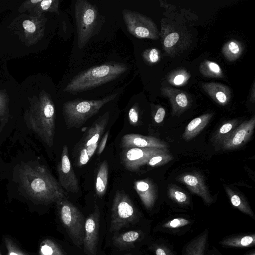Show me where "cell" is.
Here are the masks:
<instances>
[{"instance_id": "cell-14", "label": "cell", "mask_w": 255, "mask_h": 255, "mask_svg": "<svg viewBox=\"0 0 255 255\" xmlns=\"http://www.w3.org/2000/svg\"><path fill=\"white\" fill-rule=\"evenodd\" d=\"M99 208L95 202L94 212L87 218L85 224L84 250L88 255H96L99 240Z\"/></svg>"}, {"instance_id": "cell-17", "label": "cell", "mask_w": 255, "mask_h": 255, "mask_svg": "<svg viewBox=\"0 0 255 255\" xmlns=\"http://www.w3.org/2000/svg\"><path fill=\"white\" fill-rule=\"evenodd\" d=\"M59 0H27L22 3L18 11H28L31 15H41L49 12L59 13Z\"/></svg>"}, {"instance_id": "cell-3", "label": "cell", "mask_w": 255, "mask_h": 255, "mask_svg": "<svg viewBox=\"0 0 255 255\" xmlns=\"http://www.w3.org/2000/svg\"><path fill=\"white\" fill-rule=\"evenodd\" d=\"M128 69L126 64L115 62L91 67L74 77L64 91L74 94L95 88L119 78Z\"/></svg>"}, {"instance_id": "cell-23", "label": "cell", "mask_w": 255, "mask_h": 255, "mask_svg": "<svg viewBox=\"0 0 255 255\" xmlns=\"http://www.w3.org/2000/svg\"><path fill=\"white\" fill-rule=\"evenodd\" d=\"M208 238V232L206 230L188 243L184 249L182 255H204Z\"/></svg>"}, {"instance_id": "cell-27", "label": "cell", "mask_w": 255, "mask_h": 255, "mask_svg": "<svg viewBox=\"0 0 255 255\" xmlns=\"http://www.w3.org/2000/svg\"><path fill=\"white\" fill-rule=\"evenodd\" d=\"M244 47L242 43L237 40H230L222 48V53L230 61L239 58L243 53Z\"/></svg>"}, {"instance_id": "cell-41", "label": "cell", "mask_w": 255, "mask_h": 255, "mask_svg": "<svg viewBox=\"0 0 255 255\" xmlns=\"http://www.w3.org/2000/svg\"><path fill=\"white\" fill-rule=\"evenodd\" d=\"M165 115V111L162 107H159L154 117V119L156 123H161L164 118Z\"/></svg>"}, {"instance_id": "cell-43", "label": "cell", "mask_w": 255, "mask_h": 255, "mask_svg": "<svg viewBox=\"0 0 255 255\" xmlns=\"http://www.w3.org/2000/svg\"><path fill=\"white\" fill-rule=\"evenodd\" d=\"M5 124H1V125L0 126V133L1 132V131L3 129V128L4 127V126H5Z\"/></svg>"}, {"instance_id": "cell-36", "label": "cell", "mask_w": 255, "mask_h": 255, "mask_svg": "<svg viewBox=\"0 0 255 255\" xmlns=\"http://www.w3.org/2000/svg\"><path fill=\"white\" fill-rule=\"evenodd\" d=\"M143 60L149 65L157 63L160 60V51L155 48L146 49L142 53Z\"/></svg>"}, {"instance_id": "cell-8", "label": "cell", "mask_w": 255, "mask_h": 255, "mask_svg": "<svg viewBox=\"0 0 255 255\" xmlns=\"http://www.w3.org/2000/svg\"><path fill=\"white\" fill-rule=\"evenodd\" d=\"M78 46L83 48L92 37L98 16L97 7L87 0H77L74 7Z\"/></svg>"}, {"instance_id": "cell-45", "label": "cell", "mask_w": 255, "mask_h": 255, "mask_svg": "<svg viewBox=\"0 0 255 255\" xmlns=\"http://www.w3.org/2000/svg\"><path fill=\"white\" fill-rule=\"evenodd\" d=\"M248 255H255V252H253V253H251L250 254H249Z\"/></svg>"}, {"instance_id": "cell-1", "label": "cell", "mask_w": 255, "mask_h": 255, "mask_svg": "<svg viewBox=\"0 0 255 255\" xmlns=\"http://www.w3.org/2000/svg\"><path fill=\"white\" fill-rule=\"evenodd\" d=\"M20 188L30 197L45 203L66 198V194L47 168L37 163H24L19 173Z\"/></svg>"}, {"instance_id": "cell-28", "label": "cell", "mask_w": 255, "mask_h": 255, "mask_svg": "<svg viewBox=\"0 0 255 255\" xmlns=\"http://www.w3.org/2000/svg\"><path fill=\"white\" fill-rule=\"evenodd\" d=\"M140 237V234L136 231H130L116 236L113 240V244L119 248L129 247L137 241Z\"/></svg>"}, {"instance_id": "cell-40", "label": "cell", "mask_w": 255, "mask_h": 255, "mask_svg": "<svg viewBox=\"0 0 255 255\" xmlns=\"http://www.w3.org/2000/svg\"><path fill=\"white\" fill-rule=\"evenodd\" d=\"M109 135V131H107L101 137L100 142L99 143L97 147V153L98 155H100L105 149Z\"/></svg>"}, {"instance_id": "cell-10", "label": "cell", "mask_w": 255, "mask_h": 255, "mask_svg": "<svg viewBox=\"0 0 255 255\" xmlns=\"http://www.w3.org/2000/svg\"><path fill=\"white\" fill-rule=\"evenodd\" d=\"M122 14L127 30L132 35L140 39H159L157 27L150 17L137 11L126 9L123 10Z\"/></svg>"}, {"instance_id": "cell-30", "label": "cell", "mask_w": 255, "mask_h": 255, "mask_svg": "<svg viewBox=\"0 0 255 255\" xmlns=\"http://www.w3.org/2000/svg\"><path fill=\"white\" fill-rule=\"evenodd\" d=\"M40 255H65L58 245L50 239L43 241L40 246Z\"/></svg>"}, {"instance_id": "cell-20", "label": "cell", "mask_w": 255, "mask_h": 255, "mask_svg": "<svg viewBox=\"0 0 255 255\" xmlns=\"http://www.w3.org/2000/svg\"><path fill=\"white\" fill-rule=\"evenodd\" d=\"M134 188L142 204L147 209H151L154 205L157 193L155 186L148 179L136 181Z\"/></svg>"}, {"instance_id": "cell-7", "label": "cell", "mask_w": 255, "mask_h": 255, "mask_svg": "<svg viewBox=\"0 0 255 255\" xmlns=\"http://www.w3.org/2000/svg\"><path fill=\"white\" fill-rule=\"evenodd\" d=\"M161 37L163 49L170 56L176 55L189 46L191 36L183 24L166 18L161 21Z\"/></svg>"}, {"instance_id": "cell-11", "label": "cell", "mask_w": 255, "mask_h": 255, "mask_svg": "<svg viewBox=\"0 0 255 255\" xmlns=\"http://www.w3.org/2000/svg\"><path fill=\"white\" fill-rule=\"evenodd\" d=\"M168 151L167 149L157 148H131L123 149L121 162L125 168L134 171L143 165L153 156Z\"/></svg>"}, {"instance_id": "cell-25", "label": "cell", "mask_w": 255, "mask_h": 255, "mask_svg": "<svg viewBox=\"0 0 255 255\" xmlns=\"http://www.w3.org/2000/svg\"><path fill=\"white\" fill-rule=\"evenodd\" d=\"M220 244L224 247L248 248L255 246V234L233 236L222 240Z\"/></svg>"}, {"instance_id": "cell-21", "label": "cell", "mask_w": 255, "mask_h": 255, "mask_svg": "<svg viewBox=\"0 0 255 255\" xmlns=\"http://www.w3.org/2000/svg\"><path fill=\"white\" fill-rule=\"evenodd\" d=\"M204 91L217 103L225 106L231 98V91L229 87L218 83L208 82L201 84Z\"/></svg>"}, {"instance_id": "cell-38", "label": "cell", "mask_w": 255, "mask_h": 255, "mask_svg": "<svg viewBox=\"0 0 255 255\" xmlns=\"http://www.w3.org/2000/svg\"><path fill=\"white\" fill-rule=\"evenodd\" d=\"M77 150V157L76 158V165L77 166H82L86 164L90 158L88 155L87 149L85 147L80 148Z\"/></svg>"}, {"instance_id": "cell-26", "label": "cell", "mask_w": 255, "mask_h": 255, "mask_svg": "<svg viewBox=\"0 0 255 255\" xmlns=\"http://www.w3.org/2000/svg\"><path fill=\"white\" fill-rule=\"evenodd\" d=\"M225 190L233 206L244 213L254 218V214L248 202L241 194L228 186H225Z\"/></svg>"}, {"instance_id": "cell-13", "label": "cell", "mask_w": 255, "mask_h": 255, "mask_svg": "<svg viewBox=\"0 0 255 255\" xmlns=\"http://www.w3.org/2000/svg\"><path fill=\"white\" fill-rule=\"evenodd\" d=\"M59 183L68 192L78 193L79 185L78 179L69 159L68 148L65 144L62 147L61 158L57 166Z\"/></svg>"}, {"instance_id": "cell-15", "label": "cell", "mask_w": 255, "mask_h": 255, "mask_svg": "<svg viewBox=\"0 0 255 255\" xmlns=\"http://www.w3.org/2000/svg\"><path fill=\"white\" fill-rule=\"evenodd\" d=\"M255 127V117L242 123L222 140L223 148L233 149L244 144L251 138Z\"/></svg>"}, {"instance_id": "cell-18", "label": "cell", "mask_w": 255, "mask_h": 255, "mask_svg": "<svg viewBox=\"0 0 255 255\" xmlns=\"http://www.w3.org/2000/svg\"><path fill=\"white\" fill-rule=\"evenodd\" d=\"M179 178L191 192L199 196L207 204H210L213 199L206 186L203 178L197 173L185 174Z\"/></svg>"}, {"instance_id": "cell-35", "label": "cell", "mask_w": 255, "mask_h": 255, "mask_svg": "<svg viewBox=\"0 0 255 255\" xmlns=\"http://www.w3.org/2000/svg\"><path fill=\"white\" fill-rule=\"evenodd\" d=\"M237 124V121H232L222 125L216 133L215 139L223 140L235 128Z\"/></svg>"}, {"instance_id": "cell-4", "label": "cell", "mask_w": 255, "mask_h": 255, "mask_svg": "<svg viewBox=\"0 0 255 255\" xmlns=\"http://www.w3.org/2000/svg\"><path fill=\"white\" fill-rule=\"evenodd\" d=\"M118 95L113 94L98 100L75 99L65 102L63 105L62 113L66 127L80 128Z\"/></svg>"}, {"instance_id": "cell-37", "label": "cell", "mask_w": 255, "mask_h": 255, "mask_svg": "<svg viewBox=\"0 0 255 255\" xmlns=\"http://www.w3.org/2000/svg\"><path fill=\"white\" fill-rule=\"evenodd\" d=\"M190 224V221L183 218H176L168 221L162 225V228L170 229H176L186 226Z\"/></svg>"}, {"instance_id": "cell-6", "label": "cell", "mask_w": 255, "mask_h": 255, "mask_svg": "<svg viewBox=\"0 0 255 255\" xmlns=\"http://www.w3.org/2000/svg\"><path fill=\"white\" fill-rule=\"evenodd\" d=\"M61 220L73 243L80 247L83 245L85 220L82 212L66 198L56 202Z\"/></svg>"}, {"instance_id": "cell-12", "label": "cell", "mask_w": 255, "mask_h": 255, "mask_svg": "<svg viewBox=\"0 0 255 255\" xmlns=\"http://www.w3.org/2000/svg\"><path fill=\"white\" fill-rule=\"evenodd\" d=\"M110 118L109 112L105 113L97 119L84 134L81 139L76 145V149L85 147L90 159L94 154L99 139L107 126Z\"/></svg>"}, {"instance_id": "cell-44", "label": "cell", "mask_w": 255, "mask_h": 255, "mask_svg": "<svg viewBox=\"0 0 255 255\" xmlns=\"http://www.w3.org/2000/svg\"><path fill=\"white\" fill-rule=\"evenodd\" d=\"M9 255H18L13 252H11L9 253Z\"/></svg>"}, {"instance_id": "cell-5", "label": "cell", "mask_w": 255, "mask_h": 255, "mask_svg": "<svg viewBox=\"0 0 255 255\" xmlns=\"http://www.w3.org/2000/svg\"><path fill=\"white\" fill-rule=\"evenodd\" d=\"M45 14L31 15L22 14L16 17L9 25V28L16 34L26 46L36 44L44 36L46 22Z\"/></svg>"}, {"instance_id": "cell-42", "label": "cell", "mask_w": 255, "mask_h": 255, "mask_svg": "<svg viewBox=\"0 0 255 255\" xmlns=\"http://www.w3.org/2000/svg\"><path fill=\"white\" fill-rule=\"evenodd\" d=\"M156 255H171L170 251L165 247L159 246L155 250Z\"/></svg>"}, {"instance_id": "cell-29", "label": "cell", "mask_w": 255, "mask_h": 255, "mask_svg": "<svg viewBox=\"0 0 255 255\" xmlns=\"http://www.w3.org/2000/svg\"><path fill=\"white\" fill-rule=\"evenodd\" d=\"M200 71L205 77L222 78L224 76L220 66L214 62L208 60H205L201 64Z\"/></svg>"}, {"instance_id": "cell-39", "label": "cell", "mask_w": 255, "mask_h": 255, "mask_svg": "<svg viewBox=\"0 0 255 255\" xmlns=\"http://www.w3.org/2000/svg\"><path fill=\"white\" fill-rule=\"evenodd\" d=\"M128 120L131 125L135 126L138 121L139 118V111L138 104H135L129 109L128 114Z\"/></svg>"}, {"instance_id": "cell-32", "label": "cell", "mask_w": 255, "mask_h": 255, "mask_svg": "<svg viewBox=\"0 0 255 255\" xmlns=\"http://www.w3.org/2000/svg\"><path fill=\"white\" fill-rule=\"evenodd\" d=\"M9 97L4 90H0V120L5 124L9 117Z\"/></svg>"}, {"instance_id": "cell-46", "label": "cell", "mask_w": 255, "mask_h": 255, "mask_svg": "<svg viewBox=\"0 0 255 255\" xmlns=\"http://www.w3.org/2000/svg\"></svg>"}, {"instance_id": "cell-16", "label": "cell", "mask_w": 255, "mask_h": 255, "mask_svg": "<svg viewBox=\"0 0 255 255\" xmlns=\"http://www.w3.org/2000/svg\"><path fill=\"white\" fill-rule=\"evenodd\" d=\"M121 146L123 149L144 147L167 149L168 147L165 142L155 137L135 133L124 135L121 139Z\"/></svg>"}, {"instance_id": "cell-2", "label": "cell", "mask_w": 255, "mask_h": 255, "mask_svg": "<svg viewBox=\"0 0 255 255\" xmlns=\"http://www.w3.org/2000/svg\"><path fill=\"white\" fill-rule=\"evenodd\" d=\"M30 105L24 114L27 127L49 147L53 146L55 133L56 113L54 104L44 90L38 96L29 98Z\"/></svg>"}, {"instance_id": "cell-34", "label": "cell", "mask_w": 255, "mask_h": 255, "mask_svg": "<svg viewBox=\"0 0 255 255\" xmlns=\"http://www.w3.org/2000/svg\"><path fill=\"white\" fill-rule=\"evenodd\" d=\"M173 158L171 154L167 151L156 155L152 157L147 162V164L152 167L158 166L165 164Z\"/></svg>"}, {"instance_id": "cell-33", "label": "cell", "mask_w": 255, "mask_h": 255, "mask_svg": "<svg viewBox=\"0 0 255 255\" xmlns=\"http://www.w3.org/2000/svg\"><path fill=\"white\" fill-rule=\"evenodd\" d=\"M168 193L170 198L179 204L187 205L190 202L189 196L186 193L176 186H170Z\"/></svg>"}, {"instance_id": "cell-31", "label": "cell", "mask_w": 255, "mask_h": 255, "mask_svg": "<svg viewBox=\"0 0 255 255\" xmlns=\"http://www.w3.org/2000/svg\"><path fill=\"white\" fill-rule=\"evenodd\" d=\"M190 77L189 73L183 69L172 72L168 76V82L174 85H182L185 84Z\"/></svg>"}, {"instance_id": "cell-22", "label": "cell", "mask_w": 255, "mask_h": 255, "mask_svg": "<svg viewBox=\"0 0 255 255\" xmlns=\"http://www.w3.org/2000/svg\"><path fill=\"white\" fill-rule=\"evenodd\" d=\"M213 114L207 113L192 120L186 126L183 137L186 140L195 137L208 124Z\"/></svg>"}, {"instance_id": "cell-9", "label": "cell", "mask_w": 255, "mask_h": 255, "mask_svg": "<svg viewBox=\"0 0 255 255\" xmlns=\"http://www.w3.org/2000/svg\"><path fill=\"white\" fill-rule=\"evenodd\" d=\"M138 217V211L129 197L124 191H117L112 204L110 232L129 226Z\"/></svg>"}, {"instance_id": "cell-19", "label": "cell", "mask_w": 255, "mask_h": 255, "mask_svg": "<svg viewBox=\"0 0 255 255\" xmlns=\"http://www.w3.org/2000/svg\"><path fill=\"white\" fill-rule=\"evenodd\" d=\"M161 94L168 98L172 113L179 114L187 109L191 104V98L185 91L170 87L161 89Z\"/></svg>"}, {"instance_id": "cell-24", "label": "cell", "mask_w": 255, "mask_h": 255, "mask_svg": "<svg viewBox=\"0 0 255 255\" xmlns=\"http://www.w3.org/2000/svg\"><path fill=\"white\" fill-rule=\"evenodd\" d=\"M109 166L107 160H104L99 166L96 179V192L99 197H103L107 189Z\"/></svg>"}]
</instances>
